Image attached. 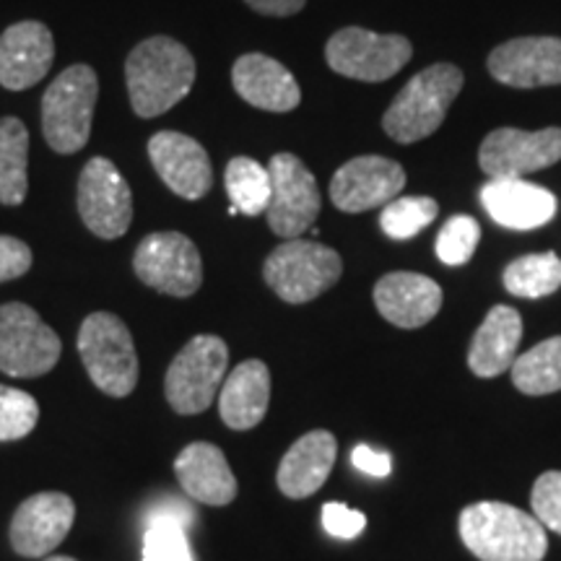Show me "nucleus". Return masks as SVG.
I'll return each instance as SVG.
<instances>
[{
  "label": "nucleus",
  "mask_w": 561,
  "mask_h": 561,
  "mask_svg": "<svg viewBox=\"0 0 561 561\" xmlns=\"http://www.w3.org/2000/svg\"><path fill=\"white\" fill-rule=\"evenodd\" d=\"M76 504L60 491H42L34 494L11 520V546L13 551L26 559H39L58 549L73 528Z\"/></svg>",
  "instance_id": "obj_15"
},
{
  "label": "nucleus",
  "mask_w": 561,
  "mask_h": 561,
  "mask_svg": "<svg viewBox=\"0 0 561 561\" xmlns=\"http://www.w3.org/2000/svg\"><path fill=\"white\" fill-rule=\"evenodd\" d=\"M481 206L500 227L530 231L557 216V195L525 180H489L481 187Z\"/></svg>",
  "instance_id": "obj_19"
},
{
  "label": "nucleus",
  "mask_w": 561,
  "mask_h": 561,
  "mask_svg": "<svg viewBox=\"0 0 561 561\" xmlns=\"http://www.w3.org/2000/svg\"><path fill=\"white\" fill-rule=\"evenodd\" d=\"M504 289L512 297L541 299L549 297L561 286V261L557 252L541 255H523L504 268Z\"/></svg>",
  "instance_id": "obj_29"
},
{
  "label": "nucleus",
  "mask_w": 561,
  "mask_h": 561,
  "mask_svg": "<svg viewBox=\"0 0 561 561\" xmlns=\"http://www.w3.org/2000/svg\"><path fill=\"white\" fill-rule=\"evenodd\" d=\"M460 89L462 70L453 62L424 68L405 83L385 112V133L398 144H416L421 138H430L445 123L447 110L458 100Z\"/></svg>",
  "instance_id": "obj_3"
},
{
  "label": "nucleus",
  "mask_w": 561,
  "mask_h": 561,
  "mask_svg": "<svg viewBox=\"0 0 561 561\" xmlns=\"http://www.w3.org/2000/svg\"><path fill=\"white\" fill-rule=\"evenodd\" d=\"M481 242V227L479 221L471 219V216H453L450 221L442 227L437 234V242H434V250H437V257L450 268H458V265H466L473 257L476 248Z\"/></svg>",
  "instance_id": "obj_32"
},
{
  "label": "nucleus",
  "mask_w": 561,
  "mask_h": 561,
  "mask_svg": "<svg viewBox=\"0 0 561 561\" xmlns=\"http://www.w3.org/2000/svg\"><path fill=\"white\" fill-rule=\"evenodd\" d=\"M343 273V261L333 248L310 240H286L263 265L265 284L289 305H305L328 291Z\"/></svg>",
  "instance_id": "obj_7"
},
{
  "label": "nucleus",
  "mask_w": 561,
  "mask_h": 561,
  "mask_svg": "<svg viewBox=\"0 0 561 561\" xmlns=\"http://www.w3.org/2000/svg\"><path fill=\"white\" fill-rule=\"evenodd\" d=\"M271 203L268 227L284 240H297L320 216V187L314 174L294 153H276L268 164Z\"/></svg>",
  "instance_id": "obj_11"
},
{
  "label": "nucleus",
  "mask_w": 561,
  "mask_h": 561,
  "mask_svg": "<svg viewBox=\"0 0 561 561\" xmlns=\"http://www.w3.org/2000/svg\"><path fill=\"white\" fill-rule=\"evenodd\" d=\"M79 214L91 234L102 237V240H117L130 229V185L110 159L94 157L81 170Z\"/></svg>",
  "instance_id": "obj_12"
},
{
  "label": "nucleus",
  "mask_w": 561,
  "mask_h": 561,
  "mask_svg": "<svg viewBox=\"0 0 561 561\" xmlns=\"http://www.w3.org/2000/svg\"><path fill=\"white\" fill-rule=\"evenodd\" d=\"M533 515L541 520L543 528H549L561 536V471H549L538 476L533 483Z\"/></svg>",
  "instance_id": "obj_34"
},
{
  "label": "nucleus",
  "mask_w": 561,
  "mask_h": 561,
  "mask_svg": "<svg viewBox=\"0 0 561 561\" xmlns=\"http://www.w3.org/2000/svg\"><path fill=\"white\" fill-rule=\"evenodd\" d=\"M271 403V371L261 359H248L229 371L219 390V413L229 430L257 426Z\"/></svg>",
  "instance_id": "obj_24"
},
{
  "label": "nucleus",
  "mask_w": 561,
  "mask_h": 561,
  "mask_svg": "<svg viewBox=\"0 0 561 561\" xmlns=\"http://www.w3.org/2000/svg\"><path fill=\"white\" fill-rule=\"evenodd\" d=\"M144 561H193L185 525L172 512H153L144 543Z\"/></svg>",
  "instance_id": "obj_31"
},
{
  "label": "nucleus",
  "mask_w": 561,
  "mask_h": 561,
  "mask_svg": "<svg viewBox=\"0 0 561 561\" xmlns=\"http://www.w3.org/2000/svg\"><path fill=\"white\" fill-rule=\"evenodd\" d=\"M45 561H76V559H70V557H50V559H45Z\"/></svg>",
  "instance_id": "obj_39"
},
{
  "label": "nucleus",
  "mask_w": 561,
  "mask_h": 561,
  "mask_svg": "<svg viewBox=\"0 0 561 561\" xmlns=\"http://www.w3.org/2000/svg\"><path fill=\"white\" fill-rule=\"evenodd\" d=\"M79 354L91 382L104 396L125 398L138 385V354L128 325L112 312H91L81 322Z\"/></svg>",
  "instance_id": "obj_5"
},
{
  "label": "nucleus",
  "mask_w": 561,
  "mask_h": 561,
  "mask_svg": "<svg viewBox=\"0 0 561 561\" xmlns=\"http://www.w3.org/2000/svg\"><path fill=\"white\" fill-rule=\"evenodd\" d=\"M244 3L250 5L252 11L263 13V16H294V13H299L305 9L307 0H244Z\"/></svg>",
  "instance_id": "obj_38"
},
{
  "label": "nucleus",
  "mask_w": 561,
  "mask_h": 561,
  "mask_svg": "<svg viewBox=\"0 0 561 561\" xmlns=\"http://www.w3.org/2000/svg\"><path fill=\"white\" fill-rule=\"evenodd\" d=\"M125 83L133 112L144 121L164 115L191 94L195 83V58L172 37L144 39L125 60Z\"/></svg>",
  "instance_id": "obj_1"
},
{
  "label": "nucleus",
  "mask_w": 561,
  "mask_h": 561,
  "mask_svg": "<svg viewBox=\"0 0 561 561\" xmlns=\"http://www.w3.org/2000/svg\"><path fill=\"white\" fill-rule=\"evenodd\" d=\"M411 55V42L401 34H377L362 26L335 32L325 45V60L335 73L367 83L392 79Z\"/></svg>",
  "instance_id": "obj_9"
},
{
  "label": "nucleus",
  "mask_w": 561,
  "mask_h": 561,
  "mask_svg": "<svg viewBox=\"0 0 561 561\" xmlns=\"http://www.w3.org/2000/svg\"><path fill=\"white\" fill-rule=\"evenodd\" d=\"M512 382L525 396H549L561 390V335L517 356L512 364Z\"/></svg>",
  "instance_id": "obj_27"
},
{
  "label": "nucleus",
  "mask_w": 561,
  "mask_h": 561,
  "mask_svg": "<svg viewBox=\"0 0 561 561\" xmlns=\"http://www.w3.org/2000/svg\"><path fill=\"white\" fill-rule=\"evenodd\" d=\"M32 268L30 244L16 240V237L0 234V284L3 280L21 278Z\"/></svg>",
  "instance_id": "obj_36"
},
{
  "label": "nucleus",
  "mask_w": 561,
  "mask_h": 561,
  "mask_svg": "<svg viewBox=\"0 0 561 561\" xmlns=\"http://www.w3.org/2000/svg\"><path fill=\"white\" fill-rule=\"evenodd\" d=\"M30 130L19 117H0V203L21 206L30 191Z\"/></svg>",
  "instance_id": "obj_26"
},
{
  "label": "nucleus",
  "mask_w": 561,
  "mask_h": 561,
  "mask_svg": "<svg viewBox=\"0 0 561 561\" xmlns=\"http://www.w3.org/2000/svg\"><path fill=\"white\" fill-rule=\"evenodd\" d=\"M231 83L244 102L265 112H291L301 102L299 83L289 68L263 53H248L237 58L231 68Z\"/></svg>",
  "instance_id": "obj_21"
},
{
  "label": "nucleus",
  "mask_w": 561,
  "mask_h": 561,
  "mask_svg": "<svg viewBox=\"0 0 561 561\" xmlns=\"http://www.w3.org/2000/svg\"><path fill=\"white\" fill-rule=\"evenodd\" d=\"M375 305L380 314L392 325L405 328H421L426 322L437 318L442 307V289L437 280L421 273H388L375 284Z\"/></svg>",
  "instance_id": "obj_20"
},
{
  "label": "nucleus",
  "mask_w": 561,
  "mask_h": 561,
  "mask_svg": "<svg viewBox=\"0 0 561 561\" xmlns=\"http://www.w3.org/2000/svg\"><path fill=\"white\" fill-rule=\"evenodd\" d=\"M460 538L481 561H541L549 551L541 520L504 502H479L462 510Z\"/></svg>",
  "instance_id": "obj_2"
},
{
  "label": "nucleus",
  "mask_w": 561,
  "mask_h": 561,
  "mask_svg": "<svg viewBox=\"0 0 561 561\" xmlns=\"http://www.w3.org/2000/svg\"><path fill=\"white\" fill-rule=\"evenodd\" d=\"M100 100L96 70L79 62L70 66L42 94V133L58 153H76L89 144L94 107Z\"/></svg>",
  "instance_id": "obj_4"
},
{
  "label": "nucleus",
  "mask_w": 561,
  "mask_h": 561,
  "mask_svg": "<svg viewBox=\"0 0 561 561\" xmlns=\"http://www.w3.org/2000/svg\"><path fill=\"white\" fill-rule=\"evenodd\" d=\"M322 525H325V530L331 533V536L351 541V538H356L364 528H367V517H364V512L351 510L341 502H328L325 507H322Z\"/></svg>",
  "instance_id": "obj_35"
},
{
  "label": "nucleus",
  "mask_w": 561,
  "mask_h": 561,
  "mask_svg": "<svg viewBox=\"0 0 561 561\" xmlns=\"http://www.w3.org/2000/svg\"><path fill=\"white\" fill-rule=\"evenodd\" d=\"M489 73L504 87L538 89L561 83V39L517 37L491 50Z\"/></svg>",
  "instance_id": "obj_17"
},
{
  "label": "nucleus",
  "mask_w": 561,
  "mask_h": 561,
  "mask_svg": "<svg viewBox=\"0 0 561 561\" xmlns=\"http://www.w3.org/2000/svg\"><path fill=\"white\" fill-rule=\"evenodd\" d=\"M439 206L426 195H409V198H396L382 206L380 227L390 240H411L419 231H424L437 219Z\"/></svg>",
  "instance_id": "obj_30"
},
{
  "label": "nucleus",
  "mask_w": 561,
  "mask_h": 561,
  "mask_svg": "<svg viewBox=\"0 0 561 561\" xmlns=\"http://www.w3.org/2000/svg\"><path fill=\"white\" fill-rule=\"evenodd\" d=\"M60 335L30 305H0V371L11 377H42L60 362Z\"/></svg>",
  "instance_id": "obj_8"
},
{
  "label": "nucleus",
  "mask_w": 561,
  "mask_h": 561,
  "mask_svg": "<svg viewBox=\"0 0 561 561\" xmlns=\"http://www.w3.org/2000/svg\"><path fill=\"white\" fill-rule=\"evenodd\" d=\"M133 271L146 286L170 297H193L203 284V261L191 237L180 231H153L133 255Z\"/></svg>",
  "instance_id": "obj_10"
},
{
  "label": "nucleus",
  "mask_w": 561,
  "mask_h": 561,
  "mask_svg": "<svg viewBox=\"0 0 561 561\" xmlns=\"http://www.w3.org/2000/svg\"><path fill=\"white\" fill-rule=\"evenodd\" d=\"M227 193L234 206L244 216H261L271 203V174L268 167L250 157H234L224 172Z\"/></svg>",
  "instance_id": "obj_28"
},
{
  "label": "nucleus",
  "mask_w": 561,
  "mask_h": 561,
  "mask_svg": "<svg viewBox=\"0 0 561 561\" xmlns=\"http://www.w3.org/2000/svg\"><path fill=\"white\" fill-rule=\"evenodd\" d=\"M174 473L187 496L208 507H224L234 502L237 479L227 455L210 442H193L174 460Z\"/></svg>",
  "instance_id": "obj_22"
},
{
  "label": "nucleus",
  "mask_w": 561,
  "mask_h": 561,
  "mask_svg": "<svg viewBox=\"0 0 561 561\" xmlns=\"http://www.w3.org/2000/svg\"><path fill=\"white\" fill-rule=\"evenodd\" d=\"M561 161V128L525 133L500 128L483 138L479 151L481 170L491 180H523L525 174L549 170Z\"/></svg>",
  "instance_id": "obj_13"
},
{
  "label": "nucleus",
  "mask_w": 561,
  "mask_h": 561,
  "mask_svg": "<svg viewBox=\"0 0 561 561\" xmlns=\"http://www.w3.org/2000/svg\"><path fill=\"white\" fill-rule=\"evenodd\" d=\"M405 187V172L398 161L385 157H356L346 161L331 180V201L343 214L388 206Z\"/></svg>",
  "instance_id": "obj_14"
},
{
  "label": "nucleus",
  "mask_w": 561,
  "mask_h": 561,
  "mask_svg": "<svg viewBox=\"0 0 561 561\" xmlns=\"http://www.w3.org/2000/svg\"><path fill=\"white\" fill-rule=\"evenodd\" d=\"M39 421V405L30 392L0 385V442L26 437Z\"/></svg>",
  "instance_id": "obj_33"
},
{
  "label": "nucleus",
  "mask_w": 561,
  "mask_h": 561,
  "mask_svg": "<svg viewBox=\"0 0 561 561\" xmlns=\"http://www.w3.org/2000/svg\"><path fill=\"white\" fill-rule=\"evenodd\" d=\"M335 453H339V445L331 432L314 430L299 437L280 458L276 473L280 494L289 500H307L314 491H320L333 471Z\"/></svg>",
  "instance_id": "obj_23"
},
{
  "label": "nucleus",
  "mask_w": 561,
  "mask_h": 561,
  "mask_svg": "<svg viewBox=\"0 0 561 561\" xmlns=\"http://www.w3.org/2000/svg\"><path fill=\"white\" fill-rule=\"evenodd\" d=\"M351 462H354V468H359L362 473L375 476V479H385V476H390L392 471L390 455L375 450V447L369 445L354 447V450H351Z\"/></svg>",
  "instance_id": "obj_37"
},
{
  "label": "nucleus",
  "mask_w": 561,
  "mask_h": 561,
  "mask_svg": "<svg viewBox=\"0 0 561 561\" xmlns=\"http://www.w3.org/2000/svg\"><path fill=\"white\" fill-rule=\"evenodd\" d=\"M55 60L53 32L42 21H19L0 34V87L32 89L50 73Z\"/></svg>",
  "instance_id": "obj_18"
},
{
  "label": "nucleus",
  "mask_w": 561,
  "mask_h": 561,
  "mask_svg": "<svg viewBox=\"0 0 561 561\" xmlns=\"http://www.w3.org/2000/svg\"><path fill=\"white\" fill-rule=\"evenodd\" d=\"M229 348L219 335H195L187 341L167 369V401L180 416L208 411L227 380Z\"/></svg>",
  "instance_id": "obj_6"
},
{
  "label": "nucleus",
  "mask_w": 561,
  "mask_h": 561,
  "mask_svg": "<svg viewBox=\"0 0 561 561\" xmlns=\"http://www.w3.org/2000/svg\"><path fill=\"white\" fill-rule=\"evenodd\" d=\"M149 159L161 182L180 198L201 201L214 185L208 151L185 133L161 130L151 136Z\"/></svg>",
  "instance_id": "obj_16"
},
{
  "label": "nucleus",
  "mask_w": 561,
  "mask_h": 561,
  "mask_svg": "<svg viewBox=\"0 0 561 561\" xmlns=\"http://www.w3.org/2000/svg\"><path fill=\"white\" fill-rule=\"evenodd\" d=\"M523 341L520 312L507 305L491 307L486 320L473 333L468 348V367L479 377H496L512 369Z\"/></svg>",
  "instance_id": "obj_25"
}]
</instances>
